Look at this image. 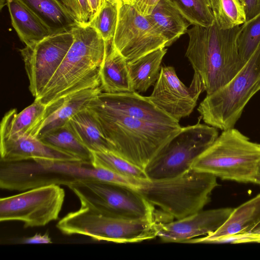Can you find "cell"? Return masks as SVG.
I'll return each instance as SVG.
<instances>
[{
    "mask_svg": "<svg viewBox=\"0 0 260 260\" xmlns=\"http://www.w3.org/2000/svg\"><path fill=\"white\" fill-rule=\"evenodd\" d=\"M254 183L260 185V174L256 175Z\"/></svg>",
    "mask_w": 260,
    "mask_h": 260,
    "instance_id": "f35d334b",
    "label": "cell"
},
{
    "mask_svg": "<svg viewBox=\"0 0 260 260\" xmlns=\"http://www.w3.org/2000/svg\"><path fill=\"white\" fill-rule=\"evenodd\" d=\"M0 161L14 162L36 159L82 161L77 157L46 144L30 135L1 139Z\"/></svg>",
    "mask_w": 260,
    "mask_h": 260,
    "instance_id": "e0dca14e",
    "label": "cell"
},
{
    "mask_svg": "<svg viewBox=\"0 0 260 260\" xmlns=\"http://www.w3.org/2000/svg\"><path fill=\"white\" fill-rule=\"evenodd\" d=\"M74 39L71 30L52 35L19 49L29 81V89L35 99L39 97L57 71Z\"/></svg>",
    "mask_w": 260,
    "mask_h": 260,
    "instance_id": "7c38bea8",
    "label": "cell"
},
{
    "mask_svg": "<svg viewBox=\"0 0 260 260\" xmlns=\"http://www.w3.org/2000/svg\"><path fill=\"white\" fill-rule=\"evenodd\" d=\"M240 26L222 29L215 23L194 25L189 37L185 56L201 77L207 95L228 84L244 66L239 55L237 38Z\"/></svg>",
    "mask_w": 260,
    "mask_h": 260,
    "instance_id": "3957f363",
    "label": "cell"
},
{
    "mask_svg": "<svg viewBox=\"0 0 260 260\" xmlns=\"http://www.w3.org/2000/svg\"><path fill=\"white\" fill-rule=\"evenodd\" d=\"M260 222V194L234 210L224 223L215 232L193 238L186 243H215L227 239L244 237Z\"/></svg>",
    "mask_w": 260,
    "mask_h": 260,
    "instance_id": "ac0fdd59",
    "label": "cell"
},
{
    "mask_svg": "<svg viewBox=\"0 0 260 260\" xmlns=\"http://www.w3.org/2000/svg\"><path fill=\"white\" fill-rule=\"evenodd\" d=\"M106 1H108L109 2L113 3H116L118 4L119 5L125 3L126 0H105Z\"/></svg>",
    "mask_w": 260,
    "mask_h": 260,
    "instance_id": "74e56055",
    "label": "cell"
},
{
    "mask_svg": "<svg viewBox=\"0 0 260 260\" xmlns=\"http://www.w3.org/2000/svg\"><path fill=\"white\" fill-rule=\"evenodd\" d=\"M101 91V86L81 90L47 105L43 119L30 135L41 139L65 125L76 114L86 109L89 103Z\"/></svg>",
    "mask_w": 260,
    "mask_h": 260,
    "instance_id": "9a60e30c",
    "label": "cell"
},
{
    "mask_svg": "<svg viewBox=\"0 0 260 260\" xmlns=\"http://www.w3.org/2000/svg\"><path fill=\"white\" fill-rule=\"evenodd\" d=\"M191 24L208 27L215 23L210 0H170Z\"/></svg>",
    "mask_w": 260,
    "mask_h": 260,
    "instance_id": "f1b7e54d",
    "label": "cell"
},
{
    "mask_svg": "<svg viewBox=\"0 0 260 260\" xmlns=\"http://www.w3.org/2000/svg\"><path fill=\"white\" fill-rule=\"evenodd\" d=\"M95 98L109 108L132 117L165 124H179L157 107L148 96H142L136 91L116 93L101 91Z\"/></svg>",
    "mask_w": 260,
    "mask_h": 260,
    "instance_id": "2e32d148",
    "label": "cell"
},
{
    "mask_svg": "<svg viewBox=\"0 0 260 260\" xmlns=\"http://www.w3.org/2000/svg\"><path fill=\"white\" fill-rule=\"evenodd\" d=\"M46 107L35 100L19 113L16 109L7 112L1 123V139H15L30 135L43 119Z\"/></svg>",
    "mask_w": 260,
    "mask_h": 260,
    "instance_id": "44dd1931",
    "label": "cell"
},
{
    "mask_svg": "<svg viewBox=\"0 0 260 260\" xmlns=\"http://www.w3.org/2000/svg\"><path fill=\"white\" fill-rule=\"evenodd\" d=\"M65 192L57 184L33 188L0 199V221H18L24 227L45 226L58 218Z\"/></svg>",
    "mask_w": 260,
    "mask_h": 260,
    "instance_id": "30bf717a",
    "label": "cell"
},
{
    "mask_svg": "<svg viewBox=\"0 0 260 260\" xmlns=\"http://www.w3.org/2000/svg\"><path fill=\"white\" fill-rule=\"evenodd\" d=\"M240 26L237 45L240 58L245 64L260 45V13Z\"/></svg>",
    "mask_w": 260,
    "mask_h": 260,
    "instance_id": "f546056e",
    "label": "cell"
},
{
    "mask_svg": "<svg viewBox=\"0 0 260 260\" xmlns=\"http://www.w3.org/2000/svg\"><path fill=\"white\" fill-rule=\"evenodd\" d=\"M119 5L108 1L105 3L89 22L107 43L112 42L114 36L117 20Z\"/></svg>",
    "mask_w": 260,
    "mask_h": 260,
    "instance_id": "4dcf8cb0",
    "label": "cell"
},
{
    "mask_svg": "<svg viewBox=\"0 0 260 260\" xmlns=\"http://www.w3.org/2000/svg\"><path fill=\"white\" fill-rule=\"evenodd\" d=\"M78 24L86 25L91 19L92 12L88 0H60Z\"/></svg>",
    "mask_w": 260,
    "mask_h": 260,
    "instance_id": "1f68e13d",
    "label": "cell"
},
{
    "mask_svg": "<svg viewBox=\"0 0 260 260\" xmlns=\"http://www.w3.org/2000/svg\"><path fill=\"white\" fill-rule=\"evenodd\" d=\"M156 221L113 217L81 205L60 219L56 228L64 235H81L94 241L134 243L157 237Z\"/></svg>",
    "mask_w": 260,
    "mask_h": 260,
    "instance_id": "52a82bcc",
    "label": "cell"
},
{
    "mask_svg": "<svg viewBox=\"0 0 260 260\" xmlns=\"http://www.w3.org/2000/svg\"><path fill=\"white\" fill-rule=\"evenodd\" d=\"M92 12L91 19L100 11L105 2V0H88Z\"/></svg>",
    "mask_w": 260,
    "mask_h": 260,
    "instance_id": "d590c367",
    "label": "cell"
},
{
    "mask_svg": "<svg viewBox=\"0 0 260 260\" xmlns=\"http://www.w3.org/2000/svg\"><path fill=\"white\" fill-rule=\"evenodd\" d=\"M218 137L216 128L200 122L182 127L145 168L148 178H171L189 171L195 159Z\"/></svg>",
    "mask_w": 260,
    "mask_h": 260,
    "instance_id": "ba28073f",
    "label": "cell"
},
{
    "mask_svg": "<svg viewBox=\"0 0 260 260\" xmlns=\"http://www.w3.org/2000/svg\"><path fill=\"white\" fill-rule=\"evenodd\" d=\"M168 41L133 6H118V20L112 44L127 62L151 52L166 48Z\"/></svg>",
    "mask_w": 260,
    "mask_h": 260,
    "instance_id": "8fae6325",
    "label": "cell"
},
{
    "mask_svg": "<svg viewBox=\"0 0 260 260\" xmlns=\"http://www.w3.org/2000/svg\"><path fill=\"white\" fill-rule=\"evenodd\" d=\"M74 42L38 98L45 105L72 93L100 86V71L110 43L89 24L72 29Z\"/></svg>",
    "mask_w": 260,
    "mask_h": 260,
    "instance_id": "7a4b0ae2",
    "label": "cell"
},
{
    "mask_svg": "<svg viewBox=\"0 0 260 260\" xmlns=\"http://www.w3.org/2000/svg\"><path fill=\"white\" fill-rule=\"evenodd\" d=\"M260 90V45L239 72L225 85L207 95L198 111L209 125L234 128L244 108Z\"/></svg>",
    "mask_w": 260,
    "mask_h": 260,
    "instance_id": "8992f818",
    "label": "cell"
},
{
    "mask_svg": "<svg viewBox=\"0 0 260 260\" xmlns=\"http://www.w3.org/2000/svg\"><path fill=\"white\" fill-rule=\"evenodd\" d=\"M215 22L221 29H231L246 21L245 7L241 0H210Z\"/></svg>",
    "mask_w": 260,
    "mask_h": 260,
    "instance_id": "83f0119b",
    "label": "cell"
},
{
    "mask_svg": "<svg viewBox=\"0 0 260 260\" xmlns=\"http://www.w3.org/2000/svg\"><path fill=\"white\" fill-rule=\"evenodd\" d=\"M260 161V144L238 129L223 131L194 161L191 169L223 180L254 183Z\"/></svg>",
    "mask_w": 260,
    "mask_h": 260,
    "instance_id": "5b68a950",
    "label": "cell"
},
{
    "mask_svg": "<svg viewBox=\"0 0 260 260\" xmlns=\"http://www.w3.org/2000/svg\"><path fill=\"white\" fill-rule=\"evenodd\" d=\"M145 17L167 40L166 47L187 32L189 25L170 0H160Z\"/></svg>",
    "mask_w": 260,
    "mask_h": 260,
    "instance_id": "cb8c5ba5",
    "label": "cell"
},
{
    "mask_svg": "<svg viewBox=\"0 0 260 260\" xmlns=\"http://www.w3.org/2000/svg\"><path fill=\"white\" fill-rule=\"evenodd\" d=\"M258 174H260V161L259 163L258 169Z\"/></svg>",
    "mask_w": 260,
    "mask_h": 260,
    "instance_id": "ab89813d",
    "label": "cell"
},
{
    "mask_svg": "<svg viewBox=\"0 0 260 260\" xmlns=\"http://www.w3.org/2000/svg\"><path fill=\"white\" fill-rule=\"evenodd\" d=\"M205 90L200 76L196 72L189 87L179 79L174 68L161 67L150 100L159 109L178 121L189 116L197 105L200 94Z\"/></svg>",
    "mask_w": 260,
    "mask_h": 260,
    "instance_id": "4fadbf2b",
    "label": "cell"
},
{
    "mask_svg": "<svg viewBox=\"0 0 260 260\" xmlns=\"http://www.w3.org/2000/svg\"><path fill=\"white\" fill-rule=\"evenodd\" d=\"M222 208L201 210L175 221L157 222V237L165 242L186 243L196 237L207 235L219 229L234 210Z\"/></svg>",
    "mask_w": 260,
    "mask_h": 260,
    "instance_id": "5bb4252c",
    "label": "cell"
},
{
    "mask_svg": "<svg viewBox=\"0 0 260 260\" xmlns=\"http://www.w3.org/2000/svg\"><path fill=\"white\" fill-rule=\"evenodd\" d=\"M87 108L115 146V153L144 170L182 128L179 124L157 123L126 115L104 105L95 97Z\"/></svg>",
    "mask_w": 260,
    "mask_h": 260,
    "instance_id": "6da1fadb",
    "label": "cell"
},
{
    "mask_svg": "<svg viewBox=\"0 0 260 260\" xmlns=\"http://www.w3.org/2000/svg\"><path fill=\"white\" fill-rule=\"evenodd\" d=\"M68 187L78 198L81 205L90 207L106 215L158 222L154 206L131 188L91 181H78Z\"/></svg>",
    "mask_w": 260,
    "mask_h": 260,
    "instance_id": "9c48e42d",
    "label": "cell"
},
{
    "mask_svg": "<svg viewBox=\"0 0 260 260\" xmlns=\"http://www.w3.org/2000/svg\"><path fill=\"white\" fill-rule=\"evenodd\" d=\"M21 244H51L52 243L51 238L48 233L44 234L37 233L29 237H25L20 240Z\"/></svg>",
    "mask_w": 260,
    "mask_h": 260,
    "instance_id": "e575fe53",
    "label": "cell"
},
{
    "mask_svg": "<svg viewBox=\"0 0 260 260\" xmlns=\"http://www.w3.org/2000/svg\"><path fill=\"white\" fill-rule=\"evenodd\" d=\"M160 0H126V4L133 6L141 15H150Z\"/></svg>",
    "mask_w": 260,
    "mask_h": 260,
    "instance_id": "d6a6232c",
    "label": "cell"
},
{
    "mask_svg": "<svg viewBox=\"0 0 260 260\" xmlns=\"http://www.w3.org/2000/svg\"><path fill=\"white\" fill-rule=\"evenodd\" d=\"M243 238L248 240H260V222Z\"/></svg>",
    "mask_w": 260,
    "mask_h": 260,
    "instance_id": "8d00e7d4",
    "label": "cell"
},
{
    "mask_svg": "<svg viewBox=\"0 0 260 260\" xmlns=\"http://www.w3.org/2000/svg\"><path fill=\"white\" fill-rule=\"evenodd\" d=\"M109 45L100 71L102 91L108 93L135 91L129 77L127 62L114 47L112 42Z\"/></svg>",
    "mask_w": 260,
    "mask_h": 260,
    "instance_id": "ffe728a7",
    "label": "cell"
},
{
    "mask_svg": "<svg viewBox=\"0 0 260 260\" xmlns=\"http://www.w3.org/2000/svg\"><path fill=\"white\" fill-rule=\"evenodd\" d=\"M68 123L90 151L115 153V146L105 136L98 120L87 108L73 116Z\"/></svg>",
    "mask_w": 260,
    "mask_h": 260,
    "instance_id": "603a6c76",
    "label": "cell"
},
{
    "mask_svg": "<svg viewBox=\"0 0 260 260\" xmlns=\"http://www.w3.org/2000/svg\"><path fill=\"white\" fill-rule=\"evenodd\" d=\"M165 48L151 52L133 61L127 62L132 87L135 91H146L157 81Z\"/></svg>",
    "mask_w": 260,
    "mask_h": 260,
    "instance_id": "d4e9b609",
    "label": "cell"
},
{
    "mask_svg": "<svg viewBox=\"0 0 260 260\" xmlns=\"http://www.w3.org/2000/svg\"><path fill=\"white\" fill-rule=\"evenodd\" d=\"M244 5L246 21L260 13V0H241Z\"/></svg>",
    "mask_w": 260,
    "mask_h": 260,
    "instance_id": "836d02e7",
    "label": "cell"
},
{
    "mask_svg": "<svg viewBox=\"0 0 260 260\" xmlns=\"http://www.w3.org/2000/svg\"><path fill=\"white\" fill-rule=\"evenodd\" d=\"M57 34L71 30L78 23L60 0H18Z\"/></svg>",
    "mask_w": 260,
    "mask_h": 260,
    "instance_id": "7402d4cb",
    "label": "cell"
},
{
    "mask_svg": "<svg viewBox=\"0 0 260 260\" xmlns=\"http://www.w3.org/2000/svg\"><path fill=\"white\" fill-rule=\"evenodd\" d=\"M213 175L190 170L171 178L151 180L133 178L131 188L163 213L179 219L202 210L218 185Z\"/></svg>",
    "mask_w": 260,
    "mask_h": 260,
    "instance_id": "277c9868",
    "label": "cell"
},
{
    "mask_svg": "<svg viewBox=\"0 0 260 260\" xmlns=\"http://www.w3.org/2000/svg\"><path fill=\"white\" fill-rule=\"evenodd\" d=\"M40 139L44 143L91 164V152L81 142L69 123L56 128Z\"/></svg>",
    "mask_w": 260,
    "mask_h": 260,
    "instance_id": "484cf974",
    "label": "cell"
},
{
    "mask_svg": "<svg viewBox=\"0 0 260 260\" xmlns=\"http://www.w3.org/2000/svg\"><path fill=\"white\" fill-rule=\"evenodd\" d=\"M12 25L20 41L28 46L53 35L33 12L18 0H6Z\"/></svg>",
    "mask_w": 260,
    "mask_h": 260,
    "instance_id": "d6986e66",
    "label": "cell"
},
{
    "mask_svg": "<svg viewBox=\"0 0 260 260\" xmlns=\"http://www.w3.org/2000/svg\"><path fill=\"white\" fill-rule=\"evenodd\" d=\"M91 162L94 167L103 168L121 176L149 179L144 169L113 152H91Z\"/></svg>",
    "mask_w": 260,
    "mask_h": 260,
    "instance_id": "4316f807",
    "label": "cell"
}]
</instances>
